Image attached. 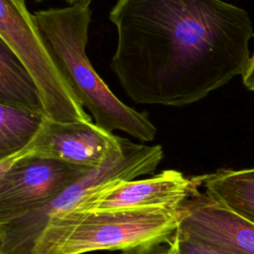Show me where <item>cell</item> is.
<instances>
[{"instance_id":"obj_1","label":"cell","mask_w":254,"mask_h":254,"mask_svg":"<svg viewBox=\"0 0 254 254\" xmlns=\"http://www.w3.org/2000/svg\"><path fill=\"white\" fill-rule=\"evenodd\" d=\"M111 68L138 104L183 107L243 74L248 13L222 0H116Z\"/></svg>"},{"instance_id":"obj_2","label":"cell","mask_w":254,"mask_h":254,"mask_svg":"<svg viewBox=\"0 0 254 254\" xmlns=\"http://www.w3.org/2000/svg\"><path fill=\"white\" fill-rule=\"evenodd\" d=\"M34 19L73 93L94 118L108 131H122L142 141L155 139L157 128L147 112L122 102L107 86L86 56L91 10L65 6L38 10Z\"/></svg>"},{"instance_id":"obj_3","label":"cell","mask_w":254,"mask_h":254,"mask_svg":"<svg viewBox=\"0 0 254 254\" xmlns=\"http://www.w3.org/2000/svg\"><path fill=\"white\" fill-rule=\"evenodd\" d=\"M183 205L125 211H64L53 216L32 254H84L99 250L145 252L177 233Z\"/></svg>"},{"instance_id":"obj_4","label":"cell","mask_w":254,"mask_h":254,"mask_svg":"<svg viewBox=\"0 0 254 254\" xmlns=\"http://www.w3.org/2000/svg\"><path fill=\"white\" fill-rule=\"evenodd\" d=\"M164 157L161 145L137 144L120 137V143L105 162L88 171L49 203L0 224V253L32 254L34 245L49 220L72 209L79 201L101 188L119 181L154 175Z\"/></svg>"},{"instance_id":"obj_5","label":"cell","mask_w":254,"mask_h":254,"mask_svg":"<svg viewBox=\"0 0 254 254\" xmlns=\"http://www.w3.org/2000/svg\"><path fill=\"white\" fill-rule=\"evenodd\" d=\"M0 40L13 51L35 80L48 118L63 122H91L25 0H0Z\"/></svg>"},{"instance_id":"obj_6","label":"cell","mask_w":254,"mask_h":254,"mask_svg":"<svg viewBox=\"0 0 254 254\" xmlns=\"http://www.w3.org/2000/svg\"><path fill=\"white\" fill-rule=\"evenodd\" d=\"M90 170L39 157L0 164V224L49 203Z\"/></svg>"},{"instance_id":"obj_7","label":"cell","mask_w":254,"mask_h":254,"mask_svg":"<svg viewBox=\"0 0 254 254\" xmlns=\"http://www.w3.org/2000/svg\"><path fill=\"white\" fill-rule=\"evenodd\" d=\"M202 187V175L187 177L164 170L141 180L109 184L79 201L70 211L105 212L146 208H178Z\"/></svg>"},{"instance_id":"obj_8","label":"cell","mask_w":254,"mask_h":254,"mask_svg":"<svg viewBox=\"0 0 254 254\" xmlns=\"http://www.w3.org/2000/svg\"><path fill=\"white\" fill-rule=\"evenodd\" d=\"M119 143V136L95 123L63 122L46 117L33 140L18 153L0 160V164L39 157L93 169L102 165Z\"/></svg>"},{"instance_id":"obj_9","label":"cell","mask_w":254,"mask_h":254,"mask_svg":"<svg viewBox=\"0 0 254 254\" xmlns=\"http://www.w3.org/2000/svg\"><path fill=\"white\" fill-rule=\"evenodd\" d=\"M178 231L229 254H254V224L199 190L184 203Z\"/></svg>"},{"instance_id":"obj_10","label":"cell","mask_w":254,"mask_h":254,"mask_svg":"<svg viewBox=\"0 0 254 254\" xmlns=\"http://www.w3.org/2000/svg\"><path fill=\"white\" fill-rule=\"evenodd\" d=\"M204 192L254 224V168L202 175Z\"/></svg>"},{"instance_id":"obj_11","label":"cell","mask_w":254,"mask_h":254,"mask_svg":"<svg viewBox=\"0 0 254 254\" xmlns=\"http://www.w3.org/2000/svg\"><path fill=\"white\" fill-rule=\"evenodd\" d=\"M0 104L46 115L35 80L2 40H0Z\"/></svg>"},{"instance_id":"obj_12","label":"cell","mask_w":254,"mask_h":254,"mask_svg":"<svg viewBox=\"0 0 254 254\" xmlns=\"http://www.w3.org/2000/svg\"><path fill=\"white\" fill-rule=\"evenodd\" d=\"M46 117L41 113L0 104V160L25 148Z\"/></svg>"},{"instance_id":"obj_13","label":"cell","mask_w":254,"mask_h":254,"mask_svg":"<svg viewBox=\"0 0 254 254\" xmlns=\"http://www.w3.org/2000/svg\"><path fill=\"white\" fill-rule=\"evenodd\" d=\"M172 243L174 244L176 254H229L194 241L179 231L173 237Z\"/></svg>"},{"instance_id":"obj_14","label":"cell","mask_w":254,"mask_h":254,"mask_svg":"<svg viewBox=\"0 0 254 254\" xmlns=\"http://www.w3.org/2000/svg\"><path fill=\"white\" fill-rule=\"evenodd\" d=\"M242 80L249 90L254 91V53L249 60L244 73L242 74Z\"/></svg>"},{"instance_id":"obj_15","label":"cell","mask_w":254,"mask_h":254,"mask_svg":"<svg viewBox=\"0 0 254 254\" xmlns=\"http://www.w3.org/2000/svg\"><path fill=\"white\" fill-rule=\"evenodd\" d=\"M121 254H176L174 244L172 243V240L167 244V247L165 248H155L153 250L145 251V252H122Z\"/></svg>"},{"instance_id":"obj_16","label":"cell","mask_w":254,"mask_h":254,"mask_svg":"<svg viewBox=\"0 0 254 254\" xmlns=\"http://www.w3.org/2000/svg\"><path fill=\"white\" fill-rule=\"evenodd\" d=\"M36 2H42L44 0H35ZM64 1L67 6H83V7H89L90 3L93 1V0H63Z\"/></svg>"},{"instance_id":"obj_17","label":"cell","mask_w":254,"mask_h":254,"mask_svg":"<svg viewBox=\"0 0 254 254\" xmlns=\"http://www.w3.org/2000/svg\"><path fill=\"white\" fill-rule=\"evenodd\" d=\"M0 254H2V253H0Z\"/></svg>"}]
</instances>
